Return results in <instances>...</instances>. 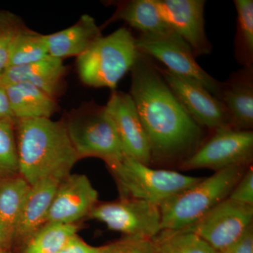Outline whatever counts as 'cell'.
<instances>
[{"label": "cell", "instance_id": "1", "mask_svg": "<svg viewBox=\"0 0 253 253\" xmlns=\"http://www.w3.org/2000/svg\"><path fill=\"white\" fill-rule=\"evenodd\" d=\"M130 71L129 95L149 139L152 161L183 157L184 161L201 145V126L186 111L147 56L141 53Z\"/></svg>", "mask_w": 253, "mask_h": 253}, {"label": "cell", "instance_id": "2", "mask_svg": "<svg viewBox=\"0 0 253 253\" xmlns=\"http://www.w3.org/2000/svg\"><path fill=\"white\" fill-rule=\"evenodd\" d=\"M18 174L30 185L47 178L63 179L79 161L66 121L18 120Z\"/></svg>", "mask_w": 253, "mask_h": 253}, {"label": "cell", "instance_id": "3", "mask_svg": "<svg viewBox=\"0 0 253 253\" xmlns=\"http://www.w3.org/2000/svg\"><path fill=\"white\" fill-rule=\"evenodd\" d=\"M245 166L217 171L159 205L161 231H179L193 225L229 197L245 172Z\"/></svg>", "mask_w": 253, "mask_h": 253}, {"label": "cell", "instance_id": "4", "mask_svg": "<svg viewBox=\"0 0 253 253\" xmlns=\"http://www.w3.org/2000/svg\"><path fill=\"white\" fill-rule=\"evenodd\" d=\"M140 54L136 38L127 28H119L109 36L100 37L77 57L80 79L85 85L115 90Z\"/></svg>", "mask_w": 253, "mask_h": 253}, {"label": "cell", "instance_id": "5", "mask_svg": "<svg viewBox=\"0 0 253 253\" xmlns=\"http://www.w3.org/2000/svg\"><path fill=\"white\" fill-rule=\"evenodd\" d=\"M66 124L80 159L99 158L111 167L126 157L105 106L95 104L82 106L68 115Z\"/></svg>", "mask_w": 253, "mask_h": 253}, {"label": "cell", "instance_id": "6", "mask_svg": "<svg viewBox=\"0 0 253 253\" xmlns=\"http://www.w3.org/2000/svg\"><path fill=\"white\" fill-rule=\"evenodd\" d=\"M109 168L116 178L121 199L142 200L158 206L203 178L154 169L126 156Z\"/></svg>", "mask_w": 253, "mask_h": 253}, {"label": "cell", "instance_id": "7", "mask_svg": "<svg viewBox=\"0 0 253 253\" xmlns=\"http://www.w3.org/2000/svg\"><path fill=\"white\" fill-rule=\"evenodd\" d=\"M136 43L141 54L164 63L168 71L199 83L221 100L223 83L216 81L200 66L191 48L175 33L161 36L140 35Z\"/></svg>", "mask_w": 253, "mask_h": 253}, {"label": "cell", "instance_id": "8", "mask_svg": "<svg viewBox=\"0 0 253 253\" xmlns=\"http://www.w3.org/2000/svg\"><path fill=\"white\" fill-rule=\"evenodd\" d=\"M89 217L129 237L153 239L161 231L159 206L142 200L121 199L96 205Z\"/></svg>", "mask_w": 253, "mask_h": 253}, {"label": "cell", "instance_id": "9", "mask_svg": "<svg viewBox=\"0 0 253 253\" xmlns=\"http://www.w3.org/2000/svg\"><path fill=\"white\" fill-rule=\"evenodd\" d=\"M253 132L234 128H223L201 145L184 160L186 169L208 168L217 171L235 166H246L253 160Z\"/></svg>", "mask_w": 253, "mask_h": 253}, {"label": "cell", "instance_id": "10", "mask_svg": "<svg viewBox=\"0 0 253 253\" xmlns=\"http://www.w3.org/2000/svg\"><path fill=\"white\" fill-rule=\"evenodd\" d=\"M253 206L227 198L193 225L182 230L194 233L217 252L222 253L253 225Z\"/></svg>", "mask_w": 253, "mask_h": 253}, {"label": "cell", "instance_id": "11", "mask_svg": "<svg viewBox=\"0 0 253 253\" xmlns=\"http://www.w3.org/2000/svg\"><path fill=\"white\" fill-rule=\"evenodd\" d=\"M158 69L176 97L200 126L214 130L233 128L230 114L225 105L204 86L168 69Z\"/></svg>", "mask_w": 253, "mask_h": 253}, {"label": "cell", "instance_id": "12", "mask_svg": "<svg viewBox=\"0 0 253 253\" xmlns=\"http://www.w3.org/2000/svg\"><path fill=\"white\" fill-rule=\"evenodd\" d=\"M163 21L189 45L194 56L208 54L212 46L205 30L204 0H154Z\"/></svg>", "mask_w": 253, "mask_h": 253}, {"label": "cell", "instance_id": "13", "mask_svg": "<svg viewBox=\"0 0 253 253\" xmlns=\"http://www.w3.org/2000/svg\"><path fill=\"white\" fill-rule=\"evenodd\" d=\"M105 107L126 156L149 166L152 158L149 139L130 95L113 90Z\"/></svg>", "mask_w": 253, "mask_h": 253}, {"label": "cell", "instance_id": "14", "mask_svg": "<svg viewBox=\"0 0 253 253\" xmlns=\"http://www.w3.org/2000/svg\"><path fill=\"white\" fill-rule=\"evenodd\" d=\"M99 194L84 174H70L60 183L48 214L47 222L75 224L89 216Z\"/></svg>", "mask_w": 253, "mask_h": 253}, {"label": "cell", "instance_id": "15", "mask_svg": "<svg viewBox=\"0 0 253 253\" xmlns=\"http://www.w3.org/2000/svg\"><path fill=\"white\" fill-rule=\"evenodd\" d=\"M66 72L62 59L48 55L36 62L6 68L0 76V83L4 85L29 83L56 99L62 92Z\"/></svg>", "mask_w": 253, "mask_h": 253}, {"label": "cell", "instance_id": "16", "mask_svg": "<svg viewBox=\"0 0 253 253\" xmlns=\"http://www.w3.org/2000/svg\"><path fill=\"white\" fill-rule=\"evenodd\" d=\"M63 179L47 178L31 186L23 202L14 241L24 244L47 222L53 199Z\"/></svg>", "mask_w": 253, "mask_h": 253}, {"label": "cell", "instance_id": "17", "mask_svg": "<svg viewBox=\"0 0 253 253\" xmlns=\"http://www.w3.org/2000/svg\"><path fill=\"white\" fill-rule=\"evenodd\" d=\"M30 187L19 174L0 177V251L8 250L14 241L18 219Z\"/></svg>", "mask_w": 253, "mask_h": 253}, {"label": "cell", "instance_id": "18", "mask_svg": "<svg viewBox=\"0 0 253 253\" xmlns=\"http://www.w3.org/2000/svg\"><path fill=\"white\" fill-rule=\"evenodd\" d=\"M101 36L94 18L84 14L71 27L46 36L48 53L62 60L70 56L78 57Z\"/></svg>", "mask_w": 253, "mask_h": 253}, {"label": "cell", "instance_id": "19", "mask_svg": "<svg viewBox=\"0 0 253 253\" xmlns=\"http://www.w3.org/2000/svg\"><path fill=\"white\" fill-rule=\"evenodd\" d=\"M252 73L251 67H246L223 83L221 101L230 114L233 128L239 130H251L253 126Z\"/></svg>", "mask_w": 253, "mask_h": 253}, {"label": "cell", "instance_id": "20", "mask_svg": "<svg viewBox=\"0 0 253 253\" xmlns=\"http://www.w3.org/2000/svg\"><path fill=\"white\" fill-rule=\"evenodd\" d=\"M15 119L51 118L58 111L56 99L27 83L4 85Z\"/></svg>", "mask_w": 253, "mask_h": 253}, {"label": "cell", "instance_id": "21", "mask_svg": "<svg viewBox=\"0 0 253 253\" xmlns=\"http://www.w3.org/2000/svg\"><path fill=\"white\" fill-rule=\"evenodd\" d=\"M117 9L108 23L123 21L141 35L166 36L174 33L163 21L154 0H129L116 3Z\"/></svg>", "mask_w": 253, "mask_h": 253}, {"label": "cell", "instance_id": "22", "mask_svg": "<svg viewBox=\"0 0 253 253\" xmlns=\"http://www.w3.org/2000/svg\"><path fill=\"white\" fill-rule=\"evenodd\" d=\"M78 230L76 224L46 222L25 243L22 253H58Z\"/></svg>", "mask_w": 253, "mask_h": 253}, {"label": "cell", "instance_id": "23", "mask_svg": "<svg viewBox=\"0 0 253 253\" xmlns=\"http://www.w3.org/2000/svg\"><path fill=\"white\" fill-rule=\"evenodd\" d=\"M48 55L46 36L32 31L25 26L18 32L13 42L7 67L36 62Z\"/></svg>", "mask_w": 253, "mask_h": 253}, {"label": "cell", "instance_id": "24", "mask_svg": "<svg viewBox=\"0 0 253 253\" xmlns=\"http://www.w3.org/2000/svg\"><path fill=\"white\" fill-rule=\"evenodd\" d=\"M153 240L156 253H219L194 233L163 230Z\"/></svg>", "mask_w": 253, "mask_h": 253}, {"label": "cell", "instance_id": "25", "mask_svg": "<svg viewBox=\"0 0 253 253\" xmlns=\"http://www.w3.org/2000/svg\"><path fill=\"white\" fill-rule=\"evenodd\" d=\"M237 11L236 49L239 59L246 67L252 66L253 59V1L235 0Z\"/></svg>", "mask_w": 253, "mask_h": 253}, {"label": "cell", "instance_id": "26", "mask_svg": "<svg viewBox=\"0 0 253 253\" xmlns=\"http://www.w3.org/2000/svg\"><path fill=\"white\" fill-rule=\"evenodd\" d=\"M14 120L0 121V176L18 174L17 142Z\"/></svg>", "mask_w": 253, "mask_h": 253}, {"label": "cell", "instance_id": "27", "mask_svg": "<svg viewBox=\"0 0 253 253\" xmlns=\"http://www.w3.org/2000/svg\"><path fill=\"white\" fill-rule=\"evenodd\" d=\"M25 26L19 16L10 11H0V76L7 67L14 38Z\"/></svg>", "mask_w": 253, "mask_h": 253}, {"label": "cell", "instance_id": "28", "mask_svg": "<svg viewBox=\"0 0 253 253\" xmlns=\"http://www.w3.org/2000/svg\"><path fill=\"white\" fill-rule=\"evenodd\" d=\"M101 253H156V251L152 239L126 236L105 246Z\"/></svg>", "mask_w": 253, "mask_h": 253}, {"label": "cell", "instance_id": "29", "mask_svg": "<svg viewBox=\"0 0 253 253\" xmlns=\"http://www.w3.org/2000/svg\"><path fill=\"white\" fill-rule=\"evenodd\" d=\"M229 199L240 204L253 206V169L250 166L234 186L229 196Z\"/></svg>", "mask_w": 253, "mask_h": 253}, {"label": "cell", "instance_id": "30", "mask_svg": "<svg viewBox=\"0 0 253 253\" xmlns=\"http://www.w3.org/2000/svg\"><path fill=\"white\" fill-rule=\"evenodd\" d=\"M104 246L96 247L86 244L78 234L73 236L58 253H101Z\"/></svg>", "mask_w": 253, "mask_h": 253}, {"label": "cell", "instance_id": "31", "mask_svg": "<svg viewBox=\"0 0 253 253\" xmlns=\"http://www.w3.org/2000/svg\"><path fill=\"white\" fill-rule=\"evenodd\" d=\"M222 253H253V226H251L243 236L229 249Z\"/></svg>", "mask_w": 253, "mask_h": 253}, {"label": "cell", "instance_id": "32", "mask_svg": "<svg viewBox=\"0 0 253 253\" xmlns=\"http://www.w3.org/2000/svg\"><path fill=\"white\" fill-rule=\"evenodd\" d=\"M2 120L16 121L11 111L6 88L4 84L0 83V121Z\"/></svg>", "mask_w": 253, "mask_h": 253}, {"label": "cell", "instance_id": "33", "mask_svg": "<svg viewBox=\"0 0 253 253\" xmlns=\"http://www.w3.org/2000/svg\"><path fill=\"white\" fill-rule=\"evenodd\" d=\"M0 253H11L8 250H4V251H0Z\"/></svg>", "mask_w": 253, "mask_h": 253}]
</instances>
